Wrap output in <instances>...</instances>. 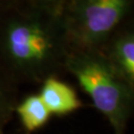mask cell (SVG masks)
<instances>
[{
	"label": "cell",
	"instance_id": "cell-4",
	"mask_svg": "<svg viewBox=\"0 0 134 134\" xmlns=\"http://www.w3.org/2000/svg\"><path fill=\"white\" fill-rule=\"evenodd\" d=\"M97 51L110 67L134 87V20L115 31Z\"/></svg>",
	"mask_w": 134,
	"mask_h": 134
},
{
	"label": "cell",
	"instance_id": "cell-8",
	"mask_svg": "<svg viewBox=\"0 0 134 134\" xmlns=\"http://www.w3.org/2000/svg\"><path fill=\"white\" fill-rule=\"evenodd\" d=\"M15 2L17 5L28 6L61 14L65 0H15Z\"/></svg>",
	"mask_w": 134,
	"mask_h": 134
},
{
	"label": "cell",
	"instance_id": "cell-9",
	"mask_svg": "<svg viewBox=\"0 0 134 134\" xmlns=\"http://www.w3.org/2000/svg\"><path fill=\"white\" fill-rule=\"evenodd\" d=\"M14 5H17L15 0H0V18L6 11H8Z\"/></svg>",
	"mask_w": 134,
	"mask_h": 134
},
{
	"label": "cell",
	"instance_id": "cell-10",
	"mask_svg": "<svg viewBox=\"0 0 134 134\" xmlns=\"http://www.w3.org/2000/svg\"><path fill=\"white\" fill-rule=\"evenodd\" d=\"M0 134H5V133H4V131H3V132H0Z\"/></svg>",
	"mask_w": 134,
	"mask_h": 134
},
{
	"label": "cell",
	"instance_id": "cell-6",
	"mask_svg": "<svg viewBox=\"0 0 134 134\" xmlns=\"http://www.w3.org/2000/svg\"><path fill=\"white\" fill-rule=\"evenodd\" d=\"M14 115H17L20 124L27 134L42 129L52 118L51 112L38 92L30 93L19 99L15 106Z\"/></svg>",
	"mask_w": 134,
	"mask_h": 134
},
{
	"label": "cell",
	"instance_id": "cell-3",
	"mask_svg": "<svg viewBox=\"0 0 134 134\" xmlns=\"http://www.w3.org/2000/svg\"><path fill=\"white\" fill-rule=\"evenodd\" d=\"M133 11L134 0H65L61 17L72 50L97 51Z\"/></svg>",
	"mask_w": 134,
	"mask_h": 134
},
{
	"label": "cell",
	"instance_id": "cell-2",
	"mask_svg": "<svg viewBox=\"0 0 134 134\" xmlns=\"http://www.w3.org/2000/svg\"><path fill=\"white\" fill-rule=\"evenodd\" d=\"M66 74L76 79L92 105L104 116L113 134H126L134 111V87L124 81L98 51L74 49Z\"/></svg>",
	"mask_w": 134,
	"mask_h": 134
},
{
	"label": "cell",
	"instance_id": "cell-7",
	"mask_svg": "<svg viewBox=\"0 0 134 134\" xmlns=\"http://www.w3.org/2000/svg\"><path fill=\"white\" fill-rule=\"evenodd\" d=\"M19 100V86L0 70V132L14 117V109Z\"/></svg>",
	"mask_w": 134,
	"mask_h": 134
},
{
	"label": "cell",
	"instance_id": "cell-5",
	"mask_svg": "<svg viewBox=\"0 0 134 134\" xmlns=\"http://www.w3.org/2000/svg\"><path fill=\"white\" fill-rule=\"evenodd\" d=\"M39 96L52 116H66L83 107L75 87L60 77H50L40 85Z\"/></svg>",
	"mask_w": 134,
	"mask_h": 134
},
{
	"label": "cell",
	"instance_id": "cell-1",
	"mask_svg": "<svg viewBox=\"0 0 134 134\" xmlns=\"http://www.w3.org/2000/svg\"><path fill=\"white\" fill-rule=\"evenodd\" d=\"M72 51L61 14L14 5L0 18V70L18 86L61 77Z\"/></svg>",
	"mask_w": 134,
	"mask_h": 134
}]
</instances>
